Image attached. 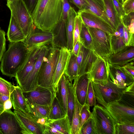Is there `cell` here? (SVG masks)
Segmentation results:
<instances>
[{
	"mask_svg": "<svg viewBox=\"0 0 134 134\" xmlns=\"http://www.w3.org/2000/svg\"><path fill=\"white\" fill-rule=\"evenodd\" d=\"M83 22L80 16L77 14L75 18L73 33V47L76 42L79 41L80 35Z\"/></svg>",
	"mask_w": 134,
	"mask_h": 134,
	"instance_id": "cell-38",
	"label": "cell"
},
{
	"mask_svg": "<svg viewBox=\"0 0 134 134\" xmlns=\"http://www.w3.org/2000/svg\"><path fill=\"white\" fill-rule=\"evenodd\" d=\"M107 60L110 64L121 66L134 61V46H126L118 53L111 54Z\"/></svg>",
	"mask_w": 134,
	"mask_h": 134,
	"instance_id": "cell-18",
	"label": "cell"
},
{
	"mask_svg": "<svg viewBox=\"0 0 134 134\" xmlns=\"http://www.w3.org/2000/svg\"><path fill=\"white\" fill-rule=\"evenodd\" d=\"M9 98V96L3 95L0 93V103L4 104L5 102Z\"/></svg>",
	"mask_w": 134,
	"mask_h": 134,
	"instance_id": "cell-54",
	"label": "cell"
},
{
	"mask_svg": "<svg viewBox=\"0 0 134 134\" xmlns=\"http://www.w3.org/2000/svg\"><path fill=\"white\" fill-rule=\"evenodd\" d=\"M15 87L11 83L0 76V93L9 96Z\"/></svg>",
	"mask_w": 134,
	"mask_h": 134,
	"instance_id": "cell-39",
	"label": "cell"
},
{
	"mask_svg": "<svg viewBox=\"0 0 134 134\" xmlns=\"http://www.w3.org/2000/svg\"><path fill=\"white\" fill-rule=\"evenodd\" d=\"M3 105L4 110L10 109L12 107V104L10 98L5 102Z\"/></svg>",
	"mask_w": 134,
	"mask_h": 134,
	"instance_id": "cell-53",
	"label": "cell"
},
{
	"mask_svg": "<svg viewBox=\"0 0 134 134\" xmlns=\"http://www.w3.org/2000/svg\"><path fill=\"white\" fill-rule=\"evenodd\" d=\"M16 0H7V3H10Z\"/></svg>",
	"mask_w": 134,
	"mask_h": 134,
	"instance_id": "cell-57",
	"label": "cell"
},
{
	"mask_svg": "<svg viewBox=\"0 0 134 134\" xmlns=\"http://www.w3.org/2000/svg\"><path fill=\"white\" fill-rule=\"evenodd\" d=\"M67 114L70 124L71 126L73 115L75 107L74 92L73 85L68 77L67 80Z\"/></svg>",
	"mask_w": 134,
	"mask_h": 134,
	"instance_id": "cell-29",
	"label": "cell"
},
{
	"mask_svg": "<svg viewBox=\"0 0 134 134\" xmlns=\"http://www.w3.org/2000/svg\"><path fill=\"white\" fill-rule=\"evenodd\" d=\"M27 51L23 42L10 43L1 60L0 69L2 74L15 77L25 61Z\"/></svg>",
	"mask_w": 134,
	"mask_h": 134,
	"instance_id": "cell-2",
	"label": "cell"
},
{
	"mask_svg": "<svg viewBox=\"0 0 134 134\" xmlns=\"http://www.w3.org/2000/svg\"><path fill=\"white\" fill-rule=\"evenodd\" d=\"M60 48L51 46L44 57L38 77V86L48 87L53 85L54 73L58 60Z\"/></svg>",
	"mask_w": 134,
	"mask_h": 134,
	"instance_id": "cell-3",
	"label": "cell"
},
{
	"mask_svg": "<svg viewBox=\"0 0 134 134\" xmlns=\"http://www.w3.org/2000/svg\"><path fill=\"white\" fill-rule=\"evenodd\" d=\"M4 110V105L0 103V110Z\"/></svg>",
	"mask_w": 134,
	"mask_h": 134,
	"instance_id": "cell-56",
	"label": "cell"
},
{
	"mask_svg": "<svg viewBox=\"0 0 134 134\" xmlns=\"http://www.w3.org/2000/svg\"><path fill=\"white\" fill-rule=\"evenodd\" d=\"M105 11L110 25L115 32L121 21L119 18L114 8L112 0H103Z\"/></svg>",
	"mask_w": 134,
	"mask_h": 134,
	"instance_id": "cell-28",
	"label": "cell"
},
{
	"mask_svg": "<svg viewBox=\"0 0 134 134\" xmlns=\"http://www.w3.org/2000/svg\"><path fill=\"white\" fill-rule=\"evenodd\" d=\"M119 0V1L121 3V0Z\"/></svg>",
	"mask_w": 134,
	"mask_h": 134,
	"instance_id": "cell-58",
	"label": "cell"
},
{
	"mask_svg": "<svg viewBox=\"0 0 134 134\" xmlns=\"http://www.w3.org/2000/svg\"><path fill=\"white\" fill-rule=\"evenodd\" d=\"M81 43L79 41H77L73 46L71 52L77 56L79 53Z\"/></svg>",
	"mask_w": 134,
	"mask_h": 134,
	"instance_id": "cell-52",
	"label": "cell"
},
{
	"mask_svg": "<svg viewBox=\"0 0 134 134\" xmlns=\"http://www.w3.org/2000/svg\"><path fill=\"white\" fill-rule=\"evenodd\" d=\"M70 52L66 47L60 48L53 83V85L55 90L59 80L66 69L70 56Z\"/></svg>",
	"mask_w": 134,
	"mask_h": 134,
	"instance_id": "cell-21",
	"label": "cell"
},
{
	"mask_svg": "<svg viewBox=\"0 0 134 134\" xmlns=\"http://www.w3.org/2000/svg\"><path fill=\"white\" fill-rule=\"evenodd\" d=\"M49 45L41 47L37 59L32 69L19 86L23 92L32 90L38 86L37 80L38 73L44 57L47 54L51 46Z\"/></svg>",
	"mask_w": 134,
	"mask_h": 134,
	"instance_id": "cell-11",
	"label": "cell"
},
{
	"mask_svg": "<svg viewBox=\"0 0 134 134\" xmlns=\"http://www.w3.org/2000/svg\"><path fill=\"white\" fill-rule=\"evenodd\" d=\"M121 3L125 15L134 12V0H122Z\"/></svg>",
	"mask_w": 134,
	"mask_h": 134,
	"instance_id": "cell-44",
	"label": "cell"
},
{
	"mask_svg": "<svg viewBox=\"0 0 134 134\" xmlns=\"http://www.w3.org/2000/svg\"><path fill=\"white\" fill-rule=\"evenodd\" d=\"M70 2L74 4L79 9V10H86L87 4L85 0H68Z\"/></svg>",
	"mask_w": 134,
	"mask_h": 134,
	"instance_id": "cell-48",
	"label": "cell"
},
{
	"mask_svg": "<svg viewBox=\"0 0 134 134\" xmlns=\"http://www.w3.org/2000/svg\"><path fill=\"white\" fill-rule=\"evenodd\" d=\"M51 108L48 118L49 120H54L64 118L67 114L61 107L55 94L52 104Z\"/></svg>",
	"mask_w": 134,
	"mask_h": 134,
	"instance_id": "cell-32",
	"label": "cell"
},
{
	"mask_svg": "<svg viewBox=\"0 0 134 134\" xmlns=\"http://www.w3.org/2000/svg\"><path fill=\"white\" fill-rule=\"evenodd\" d=\"M87 27L92 37L93 51L96 55L107 60L113 54L111 35L99 29Z\"/></svg>",
	"mask_w": 134,
	"mask_h": 134,
	"instance_id": "cell-8",
	"label": "cell"
},
{
	"mask_svg": "<svg viewBox=\"0 0 134 134\" xmlns=\"http://www.w3.org/2000/svg\"><path fill=\"white\" fill-rule=\"evenodd\" d=\"M97 3L105 11V6L103 0H93Z\"/></svg>",
	"mask_w": 134,
	"mask_h": 134,
	"instance_id": "cell-55",
	"label": "cell"
},
{
	"mask_svg": "<svg viewBox=\"0 0 134 134\" xmlns=\"http://www.w3.org/2000/svg\"><path fill=\"white\" fill-rule=\"evenodd\" d=\"M7 35L8 40L10 43L23 42L26 38L21 29L11 15Z\"/></svg>",
	"mask_w": 134,
	"mask_h": 134,
	"instance_id": "cell-24",
	"label": "cell"
},
{
	"mask_svg": "<svg viewBox=\"0 0 134 134\" xmlns=\"http://www.w3.org/2000/svg\"><path fill=\"white\" fill-rule=\"evenodd\" d=\"M122 21L124 25L129 30L130 34L134 33V12L125 15Z\"/></svg>",
	"mask_w": 134,
	"mask_h": 134,
	"instance_id": "cell-40",
	"label": "cell"
},
{
	"mask_svg": "<svg viewBox=\"0 0 134 134\" xmlns=\"http://www.w3.org/2000/svg\"><path fill=\"white\" fill-rule=\"evenodd\" d=\"M52 40L51 31H43L35 26L30 31L23 42L28 49L50 44Z\"/></svg>",
	"mask_w": 134,
	"mask_h": 134,
	"instance_id": "cell-12",
	"label": "cell"
},
{
	"mask_svg": "<svg viewBox=\"0 0 134 134\" xmlns=\"http://www.w3.org/2000/svg\"><path fill=\"white\" fill-rule=\"evenodd\" d=\"M111 42L113 54H115L123 49L126 46L123 38L119 36L117 31L111 35Z\"/></svg>",
	"mask_w": 134,
	"mask_h": 134,
	"instance_id": "cell-36",
	"label": "cell"
},
{
	"mask_svg": "<svg viewBox=\"0 0 134 134\" xmlns=\"http://www.w3.org/2000/svg\"><path fill=\"white\" fill-rule=\"evenodd\" d=\"M28 134L10 109L0 110V134Z\"/></svg>",
	"mask_w": 134,
	"mask_h": 134,
	"instance_id": "cell-9",
	"label": "cell"
},
{
	"mask_svg": "<svg viewBox=\"0 0 134 134\" xmlns=\"http://www.w3.org/2000/svg\"><path fill=\"white\" fill-rule=\"evenodd\" d=\"M85 0L87 2V6L85 10H88L100 17L111 26L105 11L94 0Z\"/></svg>",
	"mask_w": 134,
	"mask_h": 134,
	"instance_id": "cell-34",
	"label": "cell"
},
{
	"mask_svg": "<svg viewBox=\"0 0 134 134\" xmlns=\"http://www.w3.org/2000/svg\"><path fill=\"white\" fill-rule=\"evenodd\" d=\"M29 113L38 120L39 123L42 124L43 118H48L51 108V105H41L36 104H27Z\"/></svg>",
	"mask_w": 134,
	"mask_h": 134,
	"instance_id": "cell-27",
	"label": "cell"
},
{
	"mask_svg": "<svg viewBox=\"0 0 134 134\" xmlns=\"http://www.w3.org/2000/svg\"><path fill=\"white\" fill-rule=\"evenodd\" d=\"M90 106L86 103L81 108L80 122V129L85 122L91 116V112L90 111Z\"/></svg>",
	"mask_w": 134,
	"mask_h": 134,
	"instance_id": "cell-42",
	"label": "cell"
},
{
	"mask_svg": "<svg viewBox=\"0 0 134 134\" xmlns=\"http://www.w3.org/2000/svg\"><path fill=\"white\" fill-rule=\"evenodd\" d=\"M14 109L21 110L28 113L29 109L23 91L20 86H15V87L9 96Z\"/></svg>",
	"mask_w": 134,
	"mask_h": 134,
	"instance_id": "cell-22",
	"label": "cell"
},
{
	"mask_svg": "<svg viewBox=\"0 0 134 134\" xmlns=\"http://www.w3.org/2000/svg\"><path fill=\"white\" fill-rule=\"evenodd\" d=\"M79 41L85 48L93 51L91 36L87 27L83 23L80 34Z\"/></svg>",
	"mask_w": 134,
	"mask_h": 134,
	"instance_id": "cell-35",
	"label": "cell"
},
{
	"mask_svg": "<svg viewBox=\"0 0 134 134\" xmlns=\"http://www.w3.org/2000/svg\"><path fill=\"white\" fill-rule=\"evenodd\" d=\"M11 15L15 19L21 29L25 36H27L34 27L31 15L23 0H16L7 3Z\"/></svg>",
	"mask_w": 134,
	"mask_h": 134,
	"instance_id": "cell-7",
	"label": "cell"
},
{
	"mask_svg": "<svg viewBox=\"0 0 134 134\" xmlns=\"http://www.w3.org/2000/svg\"><path fill=\"white\" fill-rule=\"evenodd\" d=\"M134 34H130L128 29L124 26L123 40L126 46H129L130 43L134 40Z\"/></svg>",
	"mask_w": 134,
	"mask_h": 134,
	"instance_id": "cell-47",
	"label": "cell"
},
{
	"mask_svg": "<svg viewBox=\"0 0 134 134\" xmlns=\"http://www.w3.org/2000/svg\"><path fill=\"white\" fill-rule=\"evenodd\" d=\"M112 1L118 15L122 21L125 15L122 4L119 0H112Z\"/></svg>",
	"mask_w": 134,
	"mask_h": 134,
	"instance_id": "cell-46",
	"label": "cell"
},
{
	"mask_svg": "<svg viewBox=\"0 0 134 134\" xmlns=\"http://www.w3.org/2000/svg\"><path fill=\"white\" fill-rule=\"evenodd\" d=\"M31 15L38 0H23Z\"/></svg>",
	"mask_w": 134,
	"mask_h": 134,
	"instance_id": "cell-50",
	"label": "cell"
},
{
	"mask_svg": "<svg viewBox=\"0 0 134 134\" xmlns=\"http://www.w3.org/2000/svg\"><path fill=\"white\" fill-rule=\"evenodd\" d=\"M83 23L87 26L99 29L110 35L114 34L115 31L106 22L100 17L86 10H79L77 12Z\"/></svg>",
	"mask_w": 134,
	"mask_h": 134,
	"instance_id": "cell-17",
	"label": "cell"
},
{
	"mask_svg": "<svg viewBox=\"0 0 134 134\" xmlns=\"http://www.w3.org/2000/svg\"><path fill=\"white\" fill-rule=\"evenodd\" d=\"M92 82L97 102L105 108L108 104L120 99L123 92L127 87H118L111 81L109 76L107 82L105 85Z\"/></svg>",
	"mask_w": 134,
	"mask_h": 134,
	"instance_id": "cell-6",
	"label": "cell"
},
{
	"mask_svg": "<svg viewBox=\"0 0 134 134\" xmlns=\"http://www.w3.org/2000/svg\"><path fill=\"white\" fill-rule=\"evenodd\" d=\"M41 47H33L27 49L25 61L15 77L19 86L21 84L32 69L37 59Z\"/></svg>",
	"mask_w": 134,
	"mask_h": 134,
	"instance_id": "cell-15",
	"label": "cell"
},
{
	"mask_svg": "<svg viewBox=\"0 0 134 134\" xmlns=\"http://www.w3.org/2000/svg\"><path fill=\"white\" fill-rule=\"evenodd\" d=\"M134 77V62H131L123 66Z\"/></svg>",
	"mask_w": 134,
	"mask_h": 134,
	"instance_id": "cell-51",
	"label": "cell"
},
{
	"mask_svg": "<svg viewBox=\"0 0 134 134\" xmlns=\"http://www.w3.org/2000/svg\"><path fill=\"white\" fill-rule=\"evenodd\" d=\"M67 77L64 74L62 76L56 87L55 95L62 108L67 114Z\"/></svg>",
	"mask_w": 134,
	"mask_h": 134,
	"instance_id": "cell-25",
	"label": "cell"
},
{
	"mask_svg": "<svg viewBox=\"0 0 134 134\" xmlns=\"http://www.w3.org/2000/svg\"><path fill=\"white\" fill-rule=\"evenodd\" d=\"M53 85L48 87L38 86L34 90L23 92L27 104L51 105L55 95Z\"/></svg>",
	"mask_w": 134,
	"mask_h": 134,
	"instance_id": "cell-10",
	"label": "cell"
},
{
	"mask_svg": "<svg viewBox=\"0 0 134 134\" xmlns=\"http://www.w3.org/2000/svg\"><path fill=\"white\" fill-rule=\"evenodd\" d=\"M94 106L91 117L95 134H115L117 123L104 107L98 104Z\"/></svg>",
	"mask_w": 134,
	"mask_h": 134,
	"instance_id": "cell-5",
	"label": "cell"
},
{
	"mask_svg": "<svg viewBox=\"0 0 134 134\" xmlns=\"http://www.w3.org/2000/svg\"><path fill=\"white\" fill-rule=\"evenodd\" d=\"M115 134H134V123H117Z\"/></svg>",
	"mask_w": 134,
	"mask_h": 134,
	"instance_id": "cell-37",
	"label": "cell"
},
{
	"mask_svg": "<svg viewBox=\"0 0 134 134\" xmlns=\"http://www.w3.org/2000/svg\"><path fill=\"white\" fill-rule=\"evenodd\" d=\"M90 79L87 74L79 76L74 80L72 84L75 94L82 106L86 103L87 94Z\"/></svg>",
	"mask_w": 134,
	"mask_h": 134,
	"instance_id": "cell-20",
	"label": "cell"
},
{
	"mask_svg": "<svg viewBox=\"0 0 134 134\" xmlns=\"http://www.w3.org/2000/svg\"><path fill=\"white\" fill-rule=\"evenodd\" d=\"M5 32L0 27V63L3 55L5 51Z\"/></svg>",
	"mask_w": 134,
	"mask_h": 134,
	"instance_id": "cell-45",
	"label": "cell"
},
{
	"mask_svg": "<svg viewBox=\"0 0 134 134\" xmlns=\"http://www.w3.org/2000/svg\"><path fill=\"white\" fill-rule=\"evenodd\" d=\"M75 107L74 112L71 125V134H79L81 110L82 106L78 101L74 94Z\"/></svg>",
	"mask_w": 134,
	"mask_h": 134,
	"instance_id": "cell-33",
	"label": "cell"
},
{
	"mask_svg": "<svg viewBox=\"0 0 134 134\" xmlns=\"http://www.w3.org/2000/svg\"><path fill=\"white\" fill-rule=\"evenodd\" d=\"M62 13V0H38L31 15L36 27L51 31L60 20Z\"/></svg>",
	"mask_w": 134,
	"mask_h": 134,
	"instance_id": "cell-1",
	"label": "cell"
},
{
	"mask_svg": "<svg viewBox=\"0 0 134 134\" xmlns=\"http://www.w3.org/2000/svg\"><path fill=\"white\" fill-rule=\"evenodd\" d=\"M105 108L117 123H134V101L124 96Z\"/></svg>",
	"mask_w": 134,
	"mask_h": 134,
	"instance_id": "cell-4",
	"label": "cell"
},
{
	"mask_svg": "<svg viewBox=\"0 0 134 134\" xmlns=\"http://www.w3.org/2000/svg\"><path fill=\"white\" fill-rule=\"evenodd\" d=\"M97 56L92 69L87 74L92 81L104 85L107 82L109 76L108 63L107 60Z\"/></svg>",
	"mask_w": 134,
	"mask_h": 134,
	"instance_id": "cell-13",
	"label": "cell"
},
{
	"mask_svg": "<svg viewBox=\"0 0 134 134\" xmlns=\"http://www.w3.org/2000/svg\"><path fill=\"white\" fill-rule=\"evenodd\" d=\"M96 103L92 82L90 80L87 90L86 103L90 107H92L95 105Z\"/></svg>",
	"mask_w": 134,
	"mask_h": 134,
	"instance_id": "cell-41",
	"label": "cell"
},
{
	"mask_svg": "<svg viewBox=\"0 0 134 134\" xmlns=\"http://www.w3.org/2000/svg\"><path fill=\"white\" fill-rule=\"evenodd\" d=\"M14 112L28 134H43L44 126L39 124L36 118L18 110L14 109Z\"/></svg>",
	"mask_w": 134,
	"mask_h": 134,
	"instance_id": "cell-16",
	"label": "cell"
},
{
	"mask_svg": "<svg viewBox=\"0 0 134 134\" xmlns=\"http://www.w3.org/2000/svg\"><path fill=\"white\" fill-rule=\"evenodd\" d=\"M77 15L74 8L71 7L69 12L66 24L67 48L71 51L73 48V33L75 20Z\"/></svg>",
	"mask_w": 134,
	"mask_h": 134,
	"instance_id": "cell-26",
	"label": "cell"
},
{
	"mask_svg": "<svg viewBox=\"0 0 134 134\" xmlns=\"http://www.w3.org/2000/svg\"><path fill=\"white\" fill-rule=\"evenodd\" d=\"M61 134H71V126L67 115L60 119L49 120L47 122Z\"/></svg>",
	"mask_w": 134,
	"mask_h": 134,
	"instance_id": "cell-31",
	"label": "cell"
},
{
	"mask_svg": "<svg viewBox=\"0 0 134 134\" xmlns=\"http://www.w3.org/2000/svg\"><path fill=\"white\" fill-rule=\"evenodd\" d=\"M79 134H95L91 116L82 126Z\"/></svg>",
	"mask_w": 134,
	"mask_h": 134,
	"instance_id": "cell-43",
	"label": "cell"
},
{
	"mask_svg": "<svg viewBox=\"0 0 134 134\" xmlns=\"http://www.w3.org/2000/svg\"><path fill=\"white\" fill-rule=\"evenodd\" d=\"M97 58L94 51L84 47L82 58L79 71V76L89 73Z\"/></svg>",
	"mask_w": 134,
	"mask_h": 134,
	"instance_id": "cell-23",
	"label": "cell"
},
{
	"mask_svg": "<svg viewBox=\"0 0 134 134\" xmlns=\"http://www.w3.org/2000/svg\"><path fill=\"white\" fill-rule=\"evenodd\" d=\"M108 69L110 79L118 87H126L134 82V77L123 66L112 65L108 63Z\"/></svg>",
	"mask_w": 134,
	"mask_h": 134,
	"instance_id": "cell-14",
	"label": "cell"
},
{
	"mask_svg": "<svg viewBox=\"0 0 134 134\" xmlns=\"http://www.w3.org/2000/svg\"><path fill=\"white\" fill-rule=\"evenodd\" d=\"M79 68L76 56L71 51L69 60L64 74L71 82L78 77Z\"/></svg>",
	"mask_w": 134,
	"mask_h": 134,
	"instance_id": "cell-30",
	"label": "cell"
},
{
	"mask_svg": "<svg viewBox=\"0 0 134 134\" xmlns=\"http://www.w3.org/2000/svg\"><path fill=\"white\" fill-rule=\"evenodd\" d=\"M66 21L61 19L51 30L53 35V40L51 44L52 47L59 48H67Z\"/></svg>",
	"mask_w": 134,
	"mask_h": 134,
	"instance_id": "cell-19",
	"label": "cell"
},
{
	"mask_svg": "<svg viewBox=\"0 0 134 134\" xmlns=\"http://www.w3.org/2000/svg\"><path fill=\"white\" fill-rule=\"evenodd\" d=\"M61 134L53 127L47 123L44 125L43 134Z\"/></svg>",
	"mask_w": 134,
	"mask_h": 134,
	"instance_id": "cell-49",
	"label": "cell"
}]
</instances>
